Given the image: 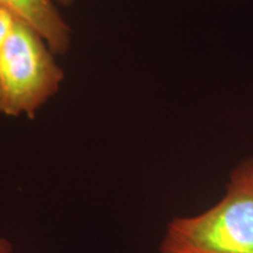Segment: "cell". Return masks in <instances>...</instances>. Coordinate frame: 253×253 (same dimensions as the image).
<instances>
[{
	"label": "cell",
	"instance_id": "3",
	"mask_svg": "<svg viewBox=\"0 0 253 253\" xmlns=\"http://www.w3.org/2000/svg\"><path fill=\"white\" fill-rule=\"evenodd\" d=\"M19 20L33 28L54 54H63L71 45V28L53 0H0Z\"/></svg>",
	"mask_w": 253,
	"mask_h": 253
},
{
	"label": "cell",
	"instance_id": "4",
	"mask_svg": "<svg viewBox=\"0 0 253 253\" xmlns=\"http://www.w3.org/2000/svg\"><path fill=\"white\" fill-rule=\"evenodd\" d=\"M17 20L18 18L11 11L0 5V49L11 33L12 28L14 27Z\"/></svg>",
	"mask_w": 253,
	"mask_h": 253
},
{
	"label": "cell",
	"instance_id": "2",
	"mask_svg": "<svg viewBox=\"0 0 253 253\" xmlns=\"http://www.w3.org/2000/svg\"><path fill=\"white\" fill-rule=\"evenodd\" d=\"M54 53L21 20L0 49V114L33 118L59 90L63 72Z\"/></svg>",
	"mask_w": 253,
	"mask_h": 253
},
{
	"label": "cell",
	"instance_id": "6",
	"mask_svg": "<svg viewBox=\"0 0 253 253\" xmlns=\"http://www.w3.org/2000/svg\"><path fill=\"white\" fill-rule=\"evenodd\" d=\"M55 1H58L59 4H61L63 6H69L74 2V0H55Z\"/></svg>",
	"mask_w": 253,
	"mask_h": 253
},
{
	"label": "cell",
	"instance_id": "1",
	"mask_svg": "<svg viewBox=\"0 0 253 253\" xmlns=\"http://www.w3.org/2000/svg\"><path fill=\"white\" fill-rule=\"evenodd\" d=\"M160 252L253 253V158L233 170L216 205L168 225Z\"/></svg>",
	"mask_w": 253,
	"mask_h": 253
},
{
	"label": "cell",
	"instance_id": "5",
	"mask_svg": "<svg viewBox=\"0 0 253 253\" xmlns=\"http://www.w3.org/2000/svg\"><path fill=\"white\" fill-rule=\"evenodd\" d=\"M0 253H13L11 243L5 238H0Z\"/></svg>",
	"mask_w": 253,
	"mask_h": 253
}]
</instances>
